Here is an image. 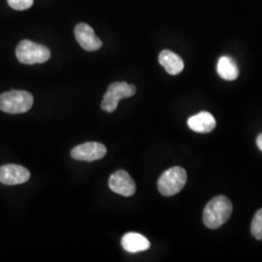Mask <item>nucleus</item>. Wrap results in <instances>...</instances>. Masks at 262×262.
Instances as JSON below:
<instances>
[{"label": "nucleus", "mask_w": 262, "mask_h": 262, "mask_svg": "<svg viewBox=\"0 0 262 262\" xmlns=\"http://www.w3.org/2000/svg\"><path fill=\"white\" fill-rule=\"evenodd\" d=\"M33 95L26 91H10L0 94V110L8 114L28 112L33 105Z\"/></svg>", "instance_id": "obj_2"}, {"label": "nucleus", "mask_w": 262, "mask_h": 262, "mask_svg": "<svg viewBox=\"0 0 262 262\" xmlns=\"http://www.w3.org/2000/svg\"><path fill=\"white\" fill-rule=\"evenodd\" d=\"M108 185L113 192L124 197L132 196L136 191V185L130 175L124 170H118L109 178Z\"/></svg>", "instance_id": "obj_6"}, {"label": "nucleus", "mask_w": 262, "mask_h": 262, "mask_svg": "<svg viewBox=\"0 0 262 262\" xmlns=\"http://www.w3.org/2000/svg\"><path fill=\"white\" fill-rule=\"evenodd\" d=\"M75 37L80 46L88 52L97 51L102 46V41L95 35L93 28L84 23L76 27Z\"/></svg>", "instance_id": "obj_9"}, {"label": "nucleus", "mask_w": 262, "mask_h": 262, "mask_svg": "<svg viewBox=\"0 0 262 262\" xmlns=\"http://www.w3.org/2000/svg\"><path fill=\"white\" fill-rule=\"evenodd\" d=\"M30 172L21 165L6 164L0 167V183L6 186H16L27 183Z\"/></svg>", "instance_id": "obj_8"}, {"label": "nucleus", "mask_w": 262, "mask_h": 262, "mask_svg": "<svg viewBox=\"0 0 262 262\" xmlns=\"http://www.w3.org/2000/svg\"><path fill=\"white\" fill-rule=\"evenodd\" d=\"M256 145H257L258 149L262 151V133L261 134H259V135L257 136V138H256Z\"/></svg>", "instance_id": "obj_16"}, {"label": "nucleus", "mask_w": 262, "mask_h": 262, "mask_svg": "<svg viewBox=\"0 0 262 262\" xmlns=\"http://www.w3.org/2000/svg\"><path fill=\"white\" fill-rule=\"evenodd\" d=\"M159 61L170 75H178L185 67L184 60L177 54L169 50H164L159 54Z\"/></svg>", "instance_id": "obj_11"}, {"label": "nucleus", "mask_w": 262, "mask_h": 262, "mask_svg": "<svg viewBox=\"0 0 262 262\" xmlns=\"http://www.w3.org/2000/svg\"><path fill=\"white\" fill-rule=\"evenodd\" d=\"M251 232L256 240H262V209L258 210L253 215Z\"/></svg>", "instance_id": "obj_14"}, {"label": "nucleus", "mask_w": 262, "mask_h": 262, "mask_svg": "<svg viewBox=\"0 0 262 262\" xmlns=\"http://www.w3.org/2000/svg\"><path fill=\"white\" fill-rule=\"evenodd\" d=\"M187 125L191 130L194 132L209 133L215 129L216 122L212 114L208 112H200L188 119Z\"/></svg>", "instance_id": "obj_10"}, {"label": "nucleus", "mask_w": 262, "mask_h": 262, "mask_svg": "<svg viewBox=\"0 0 262 262\" xmlns=\"http://www.w3.org/2000/svg\"><path fill=\"white\" fill-rule=\"evenodd\" d=\"M16 56L20 63L32 66L46 62L51 57V52L43 45L29 40H23L16 49Z\"/></svg>", "instance_id": "obj_4"}, {"label": "nucleus", "mask_w": 262, "mask_h": 262, "mask_svg": "<svg viewBox=\"0 0 262 262\" xmlns=\"http://www.w3.org/2000/svg\"><path fill=\"white\" fill-rule=\"evenodd\" d=\"M107 149L101 143L88 142L81 144L71 150V157L81 161H94L105 157Z\"/></svg>", "instance_id": "obj_7"}, {"label": "nucleus", "mask_w": 262, "mask_h": 262, "mask_svg": "<svg viewBox=\"0 0 262 262\" xmlns=\"http://www.w3.org/2000/svg\"><path fill=\"white\" fill-rule=\"evenodd\" d=\"M187 179V172L183 167L175 166L168 169L159 177V192L164 196L175 195L186 186Z\"/></svg>", "instance_id": "obj_3"}, {"label": "nucleus", "mask_w": 262, "mask_h": 262, "mask_svg": "<svg viewBox=\"0 0 262 262\" xmlns=\"http://www.w3.org/2000/svg\"><path fill=\"white\" fill-rule=\"evenodd\" d=\"M230 200L224 195L215 196L207 204L203 212V223L210 229H216L225 225L232 214Z\"/></svg>", "instance_id": "obj_1"}, {"label": "nucleus", "mask_w": 262, "mask_h": 262, "mask_svg": "<svg viewBox=\"0 0 262 262\" xmlns=\"http://www.w3.org/2000/svg\"><path fill=\"white\" fill-rule=\"evenodd\" d=\"M122 246L128 253H139L150 249V243L145 236L135 232H129L123 235Z\"/></svg>", "instance_id": "obj_12"}, {"label": "nucleus", "mask_w": 262, "mask_h": 262, "mask_svg": "<svg viewBox=\"0 0 262 262\" xmlns=\"http://www.w3.org/2000/svg\"><path fill=\"white\" fill-rule=\"evenodd\" d=\"M135 93V85L128 84L125 82H115L109 85L106 94H104L101 108L106 112L113 113L116 111L121 99L131 97Z\"/></svg>", "instance_id": "obj_5"}, {"label": "nucleus", "mask_w": 262, "mask_h": 262, "mask_svg": "<svg viewBox=\"0 0 262 262\" xmlns=\"http://www.w3.org/2000/svg\"><path fill=\"white\" fill-rule=\"evenodd\" d=\"M216 71L220 77L226 81H234L239 76L238 66L235 63L234 60L229 56H222L219 59Z\"/></svg>", "instance_id": "obj_13"}, {"label": "nucleus", "mask_w": 262, "mask_h": 262, "mask_svg": "<svg viewBox=\"0 0 262 262\" xmlns=\"http://www.w3.org/2000/svg\"><path fill=\"white\" fill-rule=\"evenodd\" d=\"M10 7L13 9L23 11L29 9L33 5V0H7Z\"/></svg>", "instance_id": "obj_15"}]
</instances>
